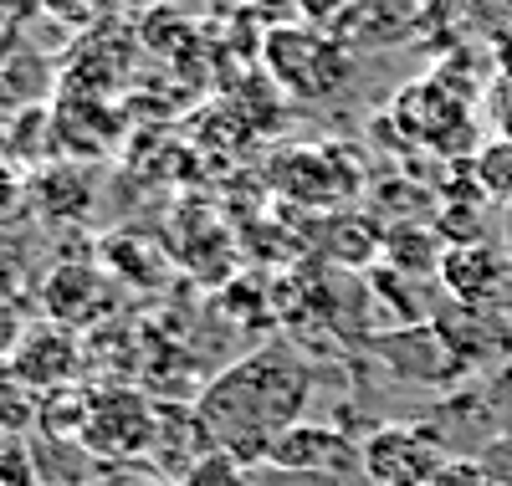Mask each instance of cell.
Masks as SVG:
<instances>
[{
  "mask_svg": "<svg viewBox=\"0 0 512 486\" xmlns=\"http://www.w3.org/2000/svg\"><path fill=\"white\" fill-rule=\"evenodd\" d=\"M26 205H31V180H26L16 164L0 159V231H11Z\"/></svg>",
  "mask_w": 512,
  "mask_h": 486,
  "instance_id": "9a60e30c",
  "label": "cell"
},
{
  "mask_svg": "<svg viewBox=\"0 0 512 486\" xmlns=\"http://www.w3.org/2000/svg\"><path fill=\"white\" fill-rule=\"evenodd\" d=\"M395 118L410 139L431 144L441 154H461L472 149V123H466V103L461 93H451V87H441L436 77H425L415 87H405V93L395 98Z\"/></svg>",
  "mask_w": 512,
  "mask_h": 486,
  "instance_id": "5b68a950",
  "label": "cell"
},
{
  "mask_svg": "<svg viewBox=\"0 0 512 486\" xmlns=\"http://www.w3.org/2000/svg\"><path fill=\"white\" fill-rule=\"evenodd\" d=\"M507 11H512V0H507Z\"/></svg>",
  "mask_w": 512,
  "mask_h": 486,
  "instance_id": "d4e9b609",
  "label": "cell"
},
{
  "mask_svg": "<svg viewBox=\"0 0 512 486\" xmlns=\"http://www.w3.org/2000/svg\"><path fill=\"white\" fill-rule=\"evenodd\" d=\"M108 297V282H103V267H88V261H62V267L47 272L41 282V313L47 323H62L72 333L93 328L103 318V302Z\"/></svg>",
  "mask_w": 512,
  "mask_h": 486,
  "instance_id": "ba28073f",
  "label": "cell"
},
{
  "mask_svg": "<svg viewBox=\"0 0 512 486\" xmlns=\"http://www.w3.org/2000/svg\"><path fill=\"white\" fill-rule=\"evenodd\" d=\"M267 461L277 471H292V476H344V471L359 466V446H349V435L338 425L297 420L292 430L277 435V446L267 451Z\"/></svg>",
  "mask_w": 512,
  "mask_h": 486,
  "instance_id": "8992f818",
  "label": "cell"
},
{
  "mask_svg": "<svg viewBox=\"0 0 512 486\" xmlns=\"http://www.w3.org/2000/svg\"><path fill=\"white\" fill-rule=\"evenodd\" d=\"M11 369H16L36 394H52V389H62V384H77V379H82V338H77L72 328H62V323L41 318V323L26 328Z\"/></svg>",
  "mask_w": 512,
  "mask_h": 486,
  "instance_id": "52a82bcc",
  "label": "cell"
},
{
  "mask_svg": "<svg viewBox=\"0 0 512 486\" xmlns=\"http://www.w3.org/2000/svg\"><path fill=\"white\" fill-rule=\"evenodd\" d=\"M149 486H175V481H149Z\"/></svg>",
  "mask_w": 512,
  "mask_h": 486,
  "instance_id": "cb8c5ba5",
  "label": "cell"
},
{
  "mask_svg": "<svg viewBox=\"0 0 512 486\" xmlns=\"http://www.w3.org/2000/svg\"><path fill=\"white\" fill-rule=\"evenodd\" d=\"M308 369L297 364L292 348H256L241 364H231L216 384H205L195 420L210 440V451H221L241 466L267 461L277 435L292 430L308 410Z\"/></svg>",
  "mask_w": 512,
  "mask_h": 486,
  "instance_id": "6da1fadb",
  "label": "cell"
},
{
  "mask_svg": "<svg viewBox=\"0 0 512 486\" xmlns=\"http://www.w3.org/2000/svg\"><path fill=\"white\" fill-rule=\"evenodd\" d=\"M262 57L287 93H303V98H333L349 82V57L308 26H272Z\"/></svg>",
  "mask_w": 512,
  "mask_h": 486,
  "instance_id": "3957f363",
  "label": "cell"
},
{
  "mask_svg": "<svg viewBox=\"0 0 512 486\" xmlns=\"http://www.w3.org/2000/svg\"><path fill=\"white\" fill-rule=\"evenodd\" d=\"M507 261H512V210H507Z\"/></svg>",
  "mask_w": 512,
  "mask_h": 486,
  "instance_id": "603a6c76",
  "label": "cell"
},
{
  "mask_svg": "<svg viewBox=\"0 0 512 486\" xmlns=\"http://www.w3.org/2000/svg\"><path fill=\"white\" fill-rule=\"evenodd\" d=\"M26 287V261H21V246L0 236V297H21Z\"/></svg>",
  "mask_w": 512,
  "mask_h": 486,
  "instance_id": "d6986e66",
  "label": "cell"
},
{
  "mask_svg": "<svg viewBox=\"0 0 512 486\" xmlns=\"http://www.w3.org/2000/svg\"><path fill=\"white\" fill-rule=\"evenodd\" d=\"M93 205V185L82 180L72 164H47L31 174V210H41L47 220H77Z\"/></svg>",
  "mask_w": 512,
  "mask_h": 486,
  "instance_id": "30bf717a",
  "label": "cell"
},
{
  "mask_svg": "<svg viewBox=\"0 0 512 486\" xmlns=\"http://www.w3.org/2000/svg\"><path fill=\"white\" fill-rule=\"evenodd\" d=\"M118 6V0H41V11L47 16H57V21H67V26H103V16Z\"/></svg>",
  "mask_w": 512,
  "mask_h": 486,
  "instance_id": "2e32d148",
  "label": "cell"
},
{
  "mask_svg": "<svg viewBox=\"0 0 512 486\" xmlns=\"http://www.w3.org/2000/svg\"><path fill=\"white\" fill-rule=\"evenodd\" d=\"M338 6H344V0H303V11H308L313 21H328V16H333Z\"/></svg>",
  "mask_w": 512,
  "mask_h": 486,
  "instance_id": "7402d4cb",
  "label": "cell"
},
{
  "mask_svg": "<svg viewBox=\"0 0 512 486\" xmlns=\"http://www.w3.org/2000/svg\"><path fill=\"white\" fill-rule=\"evenodd\" d=\"M159 420L164 410L149 405L139 389H93V405H88V425H82L77 446L98 456V461H139L159 446Z\"/></svg>",
  "mask_w": 512,
  "mask_h": 486,
  "instance_id": "7a4b0ae2",
  "label": "cell"
},
{
  "mask_svg": "<svg viewBox=\"0 0 512 486\" xmlns=\"http://www.w3.org/2000/svg\"><path fill=\"white\" fill-rule=\"evenodd\" d=\"M26 313H21V297H0V364L16 359V348L26 338Z\"/></svg>",
  "mask_w": 512,
  "mask_h": 486,
  "instance_id": "e0dca14e",
  "label": "cell"
},
{
  "mask_svg": "<svg viewBox=\"0 0 512 486\" xmlns=\"http://www.w3.org/2000/svg\"><path fill=\"white\" fill-rule=\"evenodd\" d=\"M431 486H487V476H482V466H472V461H446V471H441Z\"/></svg>",
  "mask_w": 512,
  "mask_h": 486,
  "instance_id": "ffe728a7",
  "label": "cell"
},
{
  "mask_svg": "<svg viewBox=\"0 0 512 486\" xmlns=\"http://www.w3.org/2000/svg\"><path fill=\"white\" fill-rule=\"evenodd\" d=\"M441 471V440L420 425H379L359 446V476L369 486H431Z\"/></svg>",
  "mask_w": 512,
  "mask_h": 486,
  "instance_id": "277c9868",
  "label": "cell"
},
{
  "mask_svg": "<svg viewBox=\"0 0 512 486\" xmlns=\"http://www.w3.org/2000/svg\"><path fill=\"white\" fill-rule=\"evenodd\" d=\"M88 405H93V389L88 384H62L52 394H41V420L36 430H47L52 440H77L82 425H88Z\"/></svg>",
  "mask_w": 512,
  "mask_h": 486,
  "instance_id": "8fae6325",
  "label": "cell"
},
{
  "mask_svg": "<svg viewBox=\"0 0 512 486\" xmlns=\"http://www.w3.org/2000/svg\"><path fill=\"white\" fill-rule=\"evenodd\" d=\"M492 118H497V139H507V144H512V82L502 87V98H497Z\"/></svg>",
  "mask_w": 512,
  "mask_h": 486,
  "instance_id": "44dd1931",
  "label": "cell"
},
{
  "mask_svg": "<svg viewBox=\"0 0 512 486\" xmlns=\"http://www.w3.org/2000/svg\"><path fill=\"white\" fill-rule=\"evenodd\" d=\"M472 174H477V190H482L492 205L512 210V144H507V139L482 144L477 159H472Z\"/></svg>",
  "mask_w": 512,
  "mask_h": 486,
  "instance_id": "5bb4252c",
  "label": "cell"
},
{
  "mask_svg": "<svg viewBox=\"0 0 512 486\" xmlns=\"http://www.w3.org/2000/svg\"><path fill=\"white\" fill-rule=\"evenodd\" d=\"M0 486H36L31 451L21 446V440H0Z\"/></svg>",
  "mask_w": 512,
  "mask_h": 486,
  "instance_id": "ac0fdd59",
  "label": "cell"
},
{
  "mask_svg": "<svg viewBox=\"0 0 512 486\" xmlns=\"http://www.w3.org/2000/svg\"><path fill=\"white\" fill-rule=\"evenodd\" d=\"M441 236H431L425 226H395L384 231V256L395 261L400 272H436L441 267Z\"/></svg>",
  "mask_w": 512,
  "mask_h": 486,
  "instance_id": "4fadbf2b",
  "label": "cell"
},
{
  "mask_svg": "<svg viewBox=\"0 0 512 486\" xmlns=\"http://www.w3.org/2000/svg\"><path fill=\"white\" fill-rule=\"evenodd\" d=\"M436 277L461 307H492L507 292L512 261H502V251H492L487 241L482 246H446Z\"/></svg>",
  "mask_w": 512,
  "mask_h": 486,
  "instance_id": "9c48e42d",
  "label": "cell"
},
{
  "mask_svg": "<svg viewBox=\"0 0 512 486\" xmlns=\"http://www.w3.org/2000/svg\"><path fill=\"white\" fill-rule=\"evenodd\" d=\"M41 420V394L11 369L0 364V440H21Z\"/></svg>",
  "mask_w": 512,
  "mask_h": 486,
  "instance_id": "7c38bea8",
  "label": "cell"
}]
</instances>
